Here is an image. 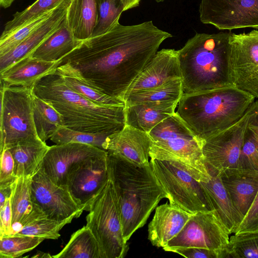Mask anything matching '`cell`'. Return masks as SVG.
<instances>
[{"label":"cell","mask_w":258,"mask_h":258,"mask_svg":"<svg viewBox=\"0 0 258 258\" xmlns=\"http://www.w3.org/2000/svg\"><path fill=\"white\" fill-rule=\"evenodd\" d=\"M226 249V258H258V230L234 233Z\"/></svg>","instance_id":"35"},{"label":"cell","mask_w":258,"mask_h":258,"mask_svg":"<svg viewBox=\"0 0 258 258\" xmlns=\"http://www.w3.org/2000/svg\"><path fill=\"white\" fill-rule=\"evenodd\" d=\"M250 111L251 106L236 122L203 142L202 152L209 171L219 174L226 169L239 168Z\"/></svg>","instance_id":"11"},{"label":"cell","mask_w":258,"mask_h":258,"mask_svg":"<svg viewBox=\"0 0 258 258\" xmlns=\"http://www.w3.org/2000/svg\"><path fill=\"white\" fill-rule=\"evenodd\" d=\"M56 72L68 87L97 104L105 106L125 105L123 100L107 95L88 83L80 72L69 63L60 64Z\"/></svg>","instance_id":"28"},{"label":"cell","mask_w":258,"mask_h":258,"mask_svg":"<svg viewBox=\"0 0 258 258\" xmlns=\"http://www.w3.org/2000/svg\"><path fill=\"white\" fill-rule=\"evenodd\" d=\"M13 183L0 186V208L4 205L8 199L11 198Z\"/></svg>","instance_id":"45"},{"label":"cell","mask_w":258,"mask_h":258,"mask_svg":"<svg viewBox=\"0 0 258 258\" xmlns=\"http://www.w3.org/2000/svg\"><path fill=\"white\" fill-rule=\"evenodd\" d=\"M230 32L196 33L178 50L183 93L234 86Z\"/></svg>","instance_id":"4"},{"label":"cell","mask_w":258,"mask_h":258,"mask_svg":"<svg viewBox=\"0 0 258 258\" xmlns=\"http://www.w3.org/2000/svg\"><path fill=\"white\" fill-rule=\"evenodd\" d=\"M239 168L258 171V101L251 105L245 131Z\"/></svg>","instance_id":"33"},{"label":"cell","mask_w":258,"mask_h":258,"mask_svg":"<svg viewBox=\"0 0 258 258\" xmlns=\"http://www.w3.org/2000/svg\"><path fill=\"white\" fill-rule=\"evenodd\" d=\"M141 0H122L124 11L136 8L140 5Z\"/></svg>","instance_id":"46"},{"label":"cell","mask_w":258,"mask_h":258,"mask_svg":"<svg viewBox=\"0 0 258 258\" xmlns=\"http://www.w3.org/2000/svg\"><path fill=\"white\" fill-rule=\"evenodd\" d=\"M226 249L219 250L200 247H187L173 248L169 252L176 253L187 258H225Z\"/></svg>","instance_id":"42"},{"label":"cell","mask_w":258,"mask_h":258,"mask_svg":"<svg viewBox=\"0 0 258 258\" xmlns=\"http://www.w3.org/2000/svg\"><path fill=\"white\" fill-rule=\"evenodd\" d=\"M31 194L33 203L49 218H78L83 212L67 186L56 184L39 168L32 176Z\"/></svg>","instance_id":"14"},{"label":"cell","mask_w":258,"mask_h":258,"mask_svg":"<svg viewBox=\"0 0 258 258\" xmlns=\"http://www.w3.org/2000/svg\"><path fill=\"white\" fill-rule=\"evenodd\" d=\"M33 90L61 114L64 125L72 130L108 136L125 125V105L97 104L68 87L56 71L37 81Z\"/></svg>","instance_id":"2"},{"label":"cell","mask_w":258,"mask_h":258,"mask_svg":"<svg viewBox=\"0 0 258 258\" xmlns=\"http://www.w3.org/2000/svg\"><path fill=\"white\" fill-rule=\"evenodd\" d=\"M255 98L234 86L183 93L176 112L203 143L238 121Z\"/></svg>","instance_id":"5"},{"label":"cell","mask_w":258,"mask_h":258,"mask_svg":"<svg viewBox=\"0 0 258 258\" xmlns=\"http://www.w3.org/2000/svg\"><path fill=\"white\" fill-rule=\"evenodd\" d=\"M74 218L57 221L46 216L37 218L26 225L15 234L34 236L44 239H57L60 236L59 231L67 224L71 222Z\"/></svg>","instance_id":"34"},{"label":"cell","mask_w":258,"mask_h":258,"mask_svg":"<svg viewBox=\"0 0 258 258\" xmlns=\"http://www.w3.org/2000/svg\"><path fill=\"white\" fill-rule=\"evenodd\" d=\"M201 22L219 30L258 29V0H201Z\"/></svg>","instance_id":"12"},{"label":"cell","mask_w":258,"mask_h":258,"mask_svg":"<svg viewBox=\"0 0 258 258\" xmlns=\"http://www.w3.org/2000/svg\"><path fill=\"white\" fill-rule=\"evenodd\" d=\"M31 178L18 177L13 185L10 200L13 235L33 219L45 215L32 202Z\"/></svg>","instance_id":"24"},{"label":"cell","mask_w":258,"mask_h":258,"mask_svg":"<svg viewBox=\"0 0 258 258\" xmlns=\"http://www.w3.org/2000/svg\"><path fill=\"white\" fill-rule=\"evenodd\" d=\"M107 153L90 145L69 143L50 146L39 168L54 183L66 186L70 171L83 162Z\"/></svg>","instance_id":"16"},{"label":"cell","mask_w":258,"mask_h":258,"mask_svg":"<svg viewBox=\"0 0 258 258\" xmlns=\"http://www.w3.org/2000/svg\"><path fill=\"white\" fill-rule=\"evenodd\" d=\"M63 0H36L21 12H17L12 19L7 22L2 35L9 33L39 15L52 10Z\"/></svg>","instance_id":"39"},{"label":"cell","mask_w":258,"mask_h":258,"mask_svg":"<svg viewBox=\"0 0 258 258\" xmlns=\"http://www.w3.org/2000/svg\"><path fill=\"white\" fill-rule=\"evenodd\" d=\"M258 230V192L235 232Z\"/></svg>","instance_id":"43"},{"label":"cell","mask_w":258,"mask_h":258,"mask_svg":"<svg viewBox=\"0 0 258 258\" xmlns=\"http://www.w3.org/2000/svg\"><path fill=\"white\" fill-rule=\"evenodd\" d=\"M109 180L108 152L77 165L69 173L66 186L84 211L88 209Z\"/></svg>","instance_id":"15"},{"label":"cell","mask_w":258,"mask_h":258,"mask_svg":"<svg viewBox=\"0 0 258 258\" xmlns=\"http://www.w3.org/2000/svg\"><path fill=\"white\" fill-rule=\"evenodd\" d=\"M183 94L181 79L177 78L155 87L126 93L123 100L125 106L149 103L179 102Z\"/></svg>","instance_id":"30"},{"label":"cell","mask_w":258,"mask_h":258,"mask_svg":"<svg viewBox=\"0 0 258 258\" xmlns=\"http://www.w3.org/2000/svg\"><path fill=\"white\" fill-rule=\"evenodd\" d=\"M178 102L149 103L125 106V124L148 133L176 112Z\"/></svg>","instance_id":"25"},{"label":"cell","mask_w":258,"mask_h":258,"mask_svg":"<svg viewBox=\"0 0 258 258\" xmlns=\"http://www.w3.org/2000/svg\"><path fill=\"white\" fill-rule=\"evenodd\" d=\"M98 16L97 0H71L66 21L74 37L83 41L92 36Z\"/></svg>","instance_id":"26"},{"label":"cell","mask_w":258,"mask_h":258,"mask_svg":"<svg viewBox=\"0 0 258 258\" xmlns=\"http://www.w3.org/2000/svg\"><path fill=\"white\" fill-rule=\"evenodd\" d=\"M172 37L152 21L133 25L119 22L104 33L82 41L61 63H69L96 88L123 100L162 43Z\"/></svg>","instance_id":"1"},{"label":"cell","mask_w":258,"mask_h":258,"mask_svg":"<svg viewBox=\"0 0 258 258\" xmlns=\"http://www.w3.org/2000/svg\"><path fill=\"white\" fill-rule=\"evenodd\" d=\"M44 240L37 236L16 234L0 237V257H21L34 249Z\"/></svg>","instance_id":"37"},{"label":"cell","mask_w":258,"mask_h":258,"mask_svg":"<svg viewBox=\"0 0 258 258\" xmlns=\"http://www.w3.org/2000/svg\"><path fill=\"white\" fill-rule=\"evenodd\" d=\"M71 0H63L49 17L29 36L4 55L0 56V73L18 61L31 56L34 51L57 30L66 18Z\"/></svg>","instance_id":"19"},{"label":"cell","mask_w":258,"mask_h":258,"mask_svg":"<svg viewBox=\"0 0 258 258\" xmlns=\"http://www.w3.org/2000/svg\"><path fill=\"white\" fill-rule=\"evenodd\" d=\"M33 87L1 83V150L19 142L40 139L34 121Z\"/></svg>","instance_id":"8"},{"label":"cell","mask_w":258,"mask_h":258,"mask_svg":"<svg viewBox=\"0 0 258 258\" xmlns=\"http://www.w3.org/2000/svg\"><path fill=\"white\" fill-rule=\"evenodd\" d=\"M107 136L96 134L79 132L65 126L60 127L50 138L55 144L78 143L102 149V144Z\"/></svg>","instance_id":"40"},{"label":"cell","mask_w":258,"mask_h":258,"mask_svg":"<svg viewBox=\"0 0 258 258\" xmlns=\"http://www.w3.org/2000/svg\"><path fill=\"white\" fill-rule=\"evenodd\" d=\"M14 168V160L9 149L1 150L0 186L11 185L16 181Z\"/></svg>","instance_id":"41"},{"label":"cell","mask_w":258,"mask_h":258,"mask_svg":"<svg viewBox=\"0 0 258 258\" xmlns=\"http://www.w3.org/2000/svg\"><path fill=\"white\" fill-rule=\"evenodd\" d=\"M192 215L170 203L157 206L148 225V239L153 245L163 248L179 233Z\"/></svg>","instance_id":"20"},{"label":"cell","mask_w":258,"mask_h":258,"mask_svg":"<svg viewBox=\"0 0 258 258\" xmlns=\"http://www.w3.org/2000/svg\"><path fill=\"white\" fill-rule=\"evenodd\" d=\"M82 42L74 37L66 18L60 27L40 45L31 56L46 61L62 60Z\"/></svg>","instance_id":"29"},{"label":"cell","mask_w":258,"mask_h":258,"mask_svg":"<svg viewBox=\"0 0 258 258\" xmlns=\"http://www.w3.org/2000/svg\"><path fill=\"white\" fill-rule=\"evenodd\" d=\"M54 258H102L99 243L85 226L75 232L64 247Z\"/></svg>","instance_id":"31"},{"label":"cell","mask_w":258,"mask_h":258,"mask_svg":"<svg viewBox=\"0 0 258 258\" xmlns=\"http://www.w3.org/2000/svg\"><path fill=\"white\" fill-rule=\"evenodd\" d=\"M33 116L39 138L46 142L61 127L64 126L61 114L51 105L33 96Z\"/></svg>","instance_id":"32"},{"label":"cell","mask_w":258,"mask_h":258,"mask_svg":"<svg viewBox=\"0 0 258 258\" xmlns=\"http://www.w3.org/2000/svg\"><path fill=\"white\" fill-rule=\"evenodd\" d=\"M177 78L181 79L178 50L162 49L155 54L125 94L155 87Z\"/></svg>","instance_id":"18"},{"label":"cell","mask_w":258,"mask_h":258,"mask_svg":"<svg viewBox=\"0 0 258 258\" xmlns=\"http://www.w3.org/2000/svg\"><path fill=\"white\" fill-rule=\"evenodd\" d=\"M152 169L170 204L188 213L210 211L200 182L168 161L151 159Z\"/></svg>","instance_id":"9"},{"label":"cell","mask_w":258,"mask_h":258,"mask_svg":"<svg viewBox=\"0 0 258 258\" xmlns=\"http://www.w3.org/2000/svg\"><path fill=\"white\" fill-rule=\"evenodd\" d=\"M15 0H0V5L3 8L6 9L11 6Z\"/></svg>","instance_id":"47"},{"label":"cell","mask_w":258,"mask_h":258,"mask_svg":"<svg viewBox=\"0 0 258 258\" xmlns=\"http://www.w3.org/2000/svg\"><path fill=\"white\" fill-rule=\"evenodd\" d=\"M152 144L148 133L125 124L119 131L108 136L102 147L108 153L119 156L139 166L150 164Z\"/></svg>","instance_id":"17"},{"label":"cell","mask_w":258,"mask_h":258,"mask_svg":"<svg viewBox=\"0 0 258 258\" xmlns=\"http://www.w3.org/2000/svg\"><path fill=\"white\" fill-rule=\"evenodd\" d=\"M39 254H36L32 257H52V255H50L49 253H44L42 252H39Z\"/></svg>","instance_id":"48"},{"label":"cell","mask_w":258,"mask_h":258,"mask_svg":"<svg viewBox=\"0 0 258 258\" xmlns=\"http://www.w3.org/2000/svg\"><path fill=\"white\" fill-rule=\"evenodd\" d=\"M10 198L0 208V237L13 235Z\"/></svg>","instance_id":"44"},{"label":"cell","mask_w":258,"mask_h":258,"mask_svg":"<svg viewBox=\"0 0 258 258\" xmlns=\"http://www.w3.org/2000/svg\"><path fill=\"white\" fill-rule=\"evenodd\" d=\"M230 234L215 212H199L191 215L179 233L163 249L166 251L187 247L225 250Z\"/></svg>","instance_id":"10"},{"label":"cell","mask_w":258,"mask_h":258,"mask_svg":"<svg viewBox=\"0 0 258 258\" xmlns=\"http://www.w3.org/2000/svg\"><path fill=\"white\" fill-rule=\"evenodd\" d=\"M56 7L29 21L14 31L4 35H1L0 56L12 50L29 36L49 17Z\"/></svg>","instance_id":"36"},{"label":"cell","mask_w":258,"mask_h":258,"mask_svg":"<svg viewBox=\"0 0 258 258\" xmlns=\"http://www.w3.org/2000/svg\"><path fill=\"white\" fill-rule=\"evenodd\" d=\"M86 226L96 238L102 258H123L128 246L124 240L121 213L112 181L106 184L89 206Z\"/></svg>","instance_id":"7"},{"label":"cell","mask_w":258,"mask_h":258,"mask_svg":"<svg viewBox=\"0 0 258 258\" xmlns=\"http://www.w3.org/2000/svg\"><path fill=\"white\" fill-rule=\"evenodd\" d=\"M211 175L206 182H200L206 196L211 210L217 215L230 234L234 233L243 218L234 207L224 186L219 174L209 171Z\"/></svg>","instance_id":"23"},{"label":"cell","mask_w":258,"mask_h":258,"mask_svg":"<svg viewBox=\"0 0 258 258\" xmlns=\"http://www.w3.org/2000/svg\"><path fill=\"white\" fill-rule=\"evenodd\" d=\"M229 43L234 86L258 98V29L231 33Z\"/></svg>","instance_id":"13"},{"label":"cell","mask_w":258,"mask_h":258,"mask_svg":"<svg viewBox=\"0 0 258 258\" xmlns=\"http://www.w3.org/2000/svg\"><path fill=\"white\" fill-rule=\"evenodd\" d=\"M97 2L98 21L92 36L104 33L119 23L121 14L124 11L122 0H97Z\"/></svg>","instance_id":"38"},{"label":"cell","mask_w":258,"mask_h":258,"mask_svg":"<svg viewBox=\"0 0 258 258\" xmlns=\"http://www.w3.org/2000/svg\"><path fill=\"white\" fill-rule=\"evenodd\" d=\"M219 174L234 207L243 219L258 192V171L237 168L225 170Z\"/></svg>","instance_id":"21"},{"label":"cell","mask_w":258,"mask_h":258,"mask_svg":"<svg viewBox=\"0 0 258 258\" xmlns=\"http://www.w3.org/2000/svg\"><path fill=\"white\" fill-rule=\"evenodd\" d=\"M155 2H157V3H160V2H164V1L165 0H154Z\"/></svg>","instance_id":"49"},{"label":"cell","mask_w":258,"mask_h":258,"mask_svg":"<svg viewBox=\"0 0 258 258\" xmlns=\"http://www.w3.org/2000/svg\"><path fill=\"white\" fill-rule=\"evenodd\" d=\"M148 134L152 141L151 159L168 161L199 182L210 179L202 142L176 112L154 126Z\"/></svg>","instance_id":"6"},{"label":"cell","mask_w":258,"mask_h":258,"mask_svg":"<svg viewBox=\"0 0 258 258\" xmlns=\"http://www.w3.org/2000/svg\"><path fill=\"white\" fill-rule=\"evenodd\" d=\"M61 60L50 61L27 56L0 73L1 83L11 86L32 87L44 77L55 73Z\"/></svg>","instance_id":"22"},{"label":"cell","mask_w":258,"mask_h":258,"mask_svg":"<svg viewBox=\"0 0 258 258\" xmlns=\"http://www.w3.org/2000/svg\"><path fill=\"white\" fill-rule=\"evenodd\" d=\"M49 148L39 139L19 142L9 148L14 160L15 176L31 177L38 170Z\"/></svg>","instance_id":"27"},{"label":"cell","mask_w":258,"mask_h":258,"mask_svg":"<svg viewBox=\"0 0 258 258\" xmlns=\"http://www.w3.org/2000/svg\"><path fill=\"white\" fill-rule=\"evenodd\" d=\"M109 179L114 187L121 213L126 242L146 223L150 214L167 196L150 164L136 165L108 153Z\"/></svg>","instance_id":"3"}]
</instances>
